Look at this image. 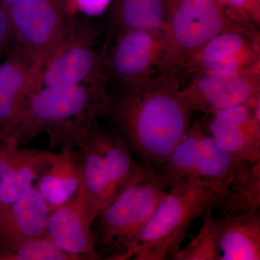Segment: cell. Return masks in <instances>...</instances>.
Wrapping results in <instances>:
<instances>
[{"label": "cell", "mask_w": 260, "mask_h": 260, "mask_svg": "<svg viewBox=\"0 0 260 260\" xmlns=\"http://www.w3.org/2000/svg\"><path fill=\"white\" fill-rule=\"evenodd\" d=\"M181 76L165 71L119 82L108 92L101 117L145 161L162 165L189 127L181 95Z\"/></svg>", "instance_id": "cell-1"}, {"label": "cell", "mask_w": 260, "mask_h": 260, "mask_svg": "<svg viewBox=\"0 0 260 260\" xmlns=\"http://www.w3.org/2000/svg\"><path fill=\"white\" fill-rule=\"evenodd\" d=\"M160 173L167 187L194 177L209 190L208 208L224 215L259 210L260 160L251 162L223 148L196 122L172 150Z\"/></svg>", "instance_id": "cell-2"}, {"label": "cell", "mask_w": 260, "mask_h": 260, "mask_svg": "<svg viewBox=\"0 0 260 260\" xmlns=\"http://www.w3.org/2000/svg\"><path fill=\"white\" fill-rule=\"evenodd\" d=\"M107 87L81 84L65 88H38L30 95L14 124L5 135L19 143L41 133L49 146L73 150L83 146L90 126L101 117Z\"/></svg>", "instance_id": "cell-3"}, {"label": "cell", "mask_w": 260, "mask_h": 260, "mask_svg": "<svg viewBox=\"0 0 260 260\" xmlns=\"http://www.w3.org/2000/svg\"><path fill=\"white\" fill-rule=\"evenodd\" d=\"M131 245L114 260L172 259L195 218L208 208L209 190L186 177L172 186Z\"/></svg>", "instance_id": "cell-4"}, {"label": "cell", "mask_w": 260, "mask_h": 260, "mask_svg": "<svg viewBox=\"0 0 260 260\" xmlns=\"http://www.w3.org/2000/svg\"><path fill=\"white\" fill-rule=\"evenodd\" d=\"M160 173L145 161L136 179L114 201L99 212L95 244L112 251L115 259L134 242L167 195Z\"/></svg>", "instance_id": "cell-5"}, {"label": "cell", "mask_w": 260, "mask_h": 260, "mask_svg": "<svg viewBox=\"0 0 260 260\" xmlns=\"http://www.w3.org/2000/svg\"><path fill=\"white\" fill-rule=\"evenodd\" d=\"M8 10L15 43L42 66L75 26L69 0H18Z\"/></svg>", "instance_id": "cell-6"}, {"label": "cell", "mask_w": 260, "mask_h": 260, "mask_svg": "<svg viewBox=\"0 0 260 260\" xmlns=\"http://www.w3.org/2000/svg\"><path fill=\"white\" fill-rule=\"evenodd\" d=\"M238 26L242 25L229 18L215 0H167L166 32L175 71L181 75L197 51L218 34Z\"/></svg>", "instance_id": "cell-7"}, {"label": "cell", "mask_w": 260, "mask_h": 260, "mask_svg": "<svg viewBox=\"0 0 260 260\" xmlns=\"http://www.w3.org/2000/svg\"><path fill=\"white\" fill-rule=\"evenodd\" d=\"M107 78L119 82L175 71L170 41L165 32L130 29L102 48Z\"/></svg>", "instance_id": "cell-8"}, {"label": "cell", "mask_w": 260, "mask_h": 260, "mask_svg": "<svg viewBox=\"0 0 260 260\" xmlns=\"http://www.w3.org/2000/svg\"><path fill=\"white\" fill-rule=\"evenodd\" d=\"M93 30H81L75 24L70 37L43 64L39 88H65L81 84L106 87L107 75L103 50L94 44Z\"/></svg>", "instance_id": "cell-9"}, {"label": "cell", "mask_w": 260, "mask_h": 260, "mask_svg": "<svg viewBox=\"0 0 260 260\" xmlns=\"http://www.w3.org/2000/svg\"><path fill=\"white\" fill-rule=\"evenodd\" d=\"M181 85V95L190 112L208 114L236 106L260 104V71L205 70Z\"/></svg>", "instance_id": "cell-10"}, {"label": "cell", "mask_w": 260, "mask_h": 260, "mask_svg": "<svg viewBox=\"0 0 260 260\" xmlns=\"http://www.w3.org/2000/svg\"><path fill=\"white\" fill-rule=\"evenodd\" d=\"M205 70L260 71L259 32L238 26L218 34L191 56L181 76Z\"/></svg>", "instance_id": "cell-11"}, {"label": "cell", "mask_w": 260, "mask_h": 260, "mask_svg": "<svg viewBox=\"0 0 260 260\" xmlns=\"http://www.w3.org/2000/svg\"><path fill=\"white\" fill-rule=\"evenodd\" d=\"M0 63V135L14 124L28 98L39 88L42 66L34 62L16 43Z\"/></svg>", "instance_id": "cell-12"}, {"label": "cell", "mask_w": 260, "mask_h": 260, "mask_svg": "<svg viewBox=\"0 0 260 260\" xmlns=\"http://www.w3.org/2000/svg\"><path fill=\"white\" fill-rule=\"evenodd\" d=\"M96 218L90 213L80 185L70 201L51 212L47 235L56 246L67 252L95 259V237L92 225Z\"/></svg>", "instance_id": "cell-13"}, {"label": "cell", "mask_w": 260, "mask_h": 260, "mask_svg": "<svg viewBox=\"0 0 260 260\" xmlns=\"http://www.w3.org/2000/svg\"><path fill=\"white\" fill-rule=\"evenodd\" d=\"M210 135L231 153L247 161L260 160V104L239 105L213 113Z\"/></svg>", "instance_id": "cell-14"}, {"label": "cell", "mask_w": 260, "mask_h": 260, "mask_svg": "<svg viewBox=\"0 0 260 260\" xmlns=\"http://www.w3.org/2000/svg\"><path fill=\"white\" fill-rule=\"evenodd\" d=\"M50 214L47 203L34 186L2 210V255L14 251L25 242L47 235Z\"/></svg>", "instance_id": "cell-15"}, {"label": "cell", "mask_w": 260, "mask_h": 260, "mask_svg": "<svg viewBox=\"0 0 260 260\" xmlns=\"http://www.w3.org/2000/svg\"><path fill=\"white\" fill-rule=\"evenodd\" d=\"M19 142L0 136V213L31 189L53 153L23 150Z\"/></svg>", "instance_id": "cell-16"}, {"label": "cell", "mask_w": 260, "mask_h": 260, "mask_svg": "<svg viewBox=\"0 0 260 260\" xmlns=\"http://www.w3.org/2000/svg\"><path fill=\"white\" fill-rule=\"evenodd\" d=\"M35 187L51 213L70 201L81 181L79 156L71 150L53 153L47 167L37 178Z\"/></svg>", "instance_id": "cell-17"}, {"label": "cell", "mask_w": 260, "mask_h": 260, "mask_svg": "<svg viewBox=\"0 0 260 260\" xmlns=\"http://www.w3.org/2000/svg\"><path fill=\"white\" fill-rule=\"evenodd\" d=\"M218 244L219 260L260 259L259 210L219 219Z\"/></svg>", "instance_id": "cell-18"}, {"label": "cell", "mask_w": 260, "mask_h": 260, "mask_svg": "<svg viewBox=\"0 0 260 260\" xmlns=\"http://www.w3.org/2000/svg\"><path fill=\"white\" fill-rule=\"evenodd\" d=\"M97 124L96 119L90 126L85 143L79 149L80 185L89 210L95 218L99 212L111 203L109 180L98 136Z\"/></svg>", "instance_id": "cell-19"}, {"label": "cell", "mask_w": 260, "mask_h": 260, "mask_svg": "<svg viewBox=\"0 0 260 260\" xmlns=\"http://www.w3.org/2000/svg\"><path fill=\"white\" fill-rule=\"evenodd\" d=\"M107 42L130 29L166 32L167 0H112Z\"/></svg>", "instance_id": "cell-20"}, {"label": "cell", "mask_w": 260, "mask_h": 260, "mask_svg": "<svg viewBox=\"0 0 260 260\" xmlns=\"http://www.w3.org/2000/svg\"><path fill=\"white\" fill-rule=\"evenodd\" d=\"M97 133L104 155L112 203L136 179L142 166L135 162L124 142L112 129H104L97 124Z\"/></svg>", "instance_id": "cell-21"}, {"label": "cell", "mask_w": 260, "mask_h": 260, "mask_svg": "<svg viewBox=\"0 0 260 260\" xmlns=\"http://www.w3.org/2000/svg\"><path fill=\"white\" fill-rule=\"evenodd\" d=\"M203 224L199 234L190 242L179 249L172 259L174 260H219V219L214 218L212 209L205 211Z\"/></svg>", "instance_id": "cell-22"}, {"label": "cell", "mask_w": 260, "mask_h": 260, "mask_svg": "<svg viewBox=\"0 0 260 260\" xmlns=\"http://www.w3.org/2000/svg\"><path fill=\"white\" fill-rule=\"evenodd\" d=\"M8 260H79L83 256L67 252L48 237L37 238L25 242L14 251L1 256Z\"/></svg>", "instance_id": "cell-23"}, {"label": "cell", "mask_w": 260, "mask_h": 260, "mask_svg": "<svg viewBox=\"0 0 260 260\" xmlns=\"http://www.w3.org/2000/svg\"><path fill=\"white\" fill-rule=\"evenodd\" d=\"M250 0H227L225 12L235 23L247 28H255L249 17Z\"/></svg>", "instance_id": "cell-24"}, {"label": "cell", "mask_w": 260, "mask_h": 260, "mask_svg": "<svg viewBox=\"0 0 260 260\" xmlns=\"http://www.w3.org/2000/svg\"><path fill=\"white\" fill-rule=\"evenodd\" d=\"M15 43L14 32L8 8L0 2V51L8 49Z\"/></svg>", "instance_id": "cell-25"}, {"label": "cell", "mask_w": 260, "mask_h": 260, "mask_svg": "<svg viewBox=\"0 0 260 260\" xmlns=\"http://www.w3.org/2000/svg\"><path fill=\"white\" fill-rule=\"evenodd\" d=\"M112 0H74L78 9L88 15H97L102 13Z\"/></svg>", "instance_id": "cell-26"}, {"label": "cell", "mask_w": 260, "mask_h": 260, "mask_svg": "<svg viewBox=\"0 0 260 260\" xmlns=\"http://www.w3.org/2000/svg\"><path fill=\"white\" fill-rule=\"evenodd\" d=\"M249 17H250L251 21L256 25L259 26L260 22V0H250Z\"/></svg>", "instance_id": "cell-27"}, {"label": "cell", "mask_w": 260, "mask_h": 260, "mask_svg": "<svg viewBox=\"0 0 260 260\" xmlns=\"http://www.w3.org/2000/svg\"><path fill=\"white\" fill-rule=\"evenodd\" d=\"M16 1H18V0H0V2H1L7 8Z\"/></svg>", "instance_id": "cell-28"}, {"label": "cell", "mask_w": 260, "mask_h": 260, "mask_svg": "<svg viewBox=\"0 0 260 260\" xmlns=\"http://www.w3.org/2000/svg\"><path fill=\"white\" fill-rule=\"evenodd\" d=\"M217 3H218L219 5L223 6L224 8H225V5H226L227 0H215Z\"/></svg>", "instance_id": "cell-29"}, {"label": "cell", "mask_w": 260, "mask_h": 260, "mask_svg": "<svg viewBox=\"0 0 260 260\" xmlns=\"http://www.w3.org/2000/svg\"><path fill=\"white\" fill-rule=\"evenodd\" d=\"M0 259H1V257H0Z\"/></svg>", "instance_id": "cell-30"}, {"label": "cell", "mask_w": 260, "mask_h": 260, "mask_svg": "<svg viewBox=\"0 0 260 260\" xmlns=\"http://www.w3.org/2000/svg\"><path fill=\"white\" fill-rule=\"evenodd\" d=\"M0 52H1V51H0Z\"/></svg>", "instance_id": "cell-31"}]
</instances>
